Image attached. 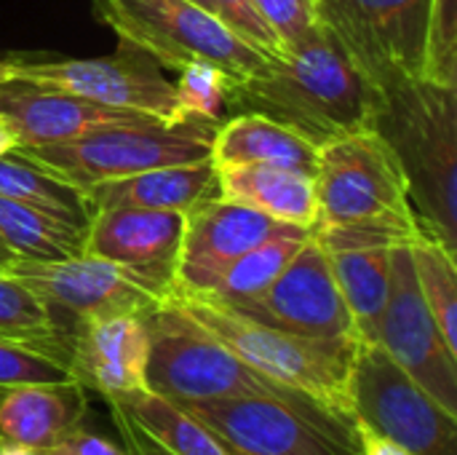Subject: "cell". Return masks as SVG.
Wrapping results in <instances>:
<instances>
[{"label":"cell","mask_w":457,"mask_h":455,"mask_svg":"<svg viewBox=\"0 0 457 455\" xmlns=\"http://www.w3.org/2000/svg\"><path fill=\"white\" fill-rule=\"evenodd\" d=\"M225 105L268 115L321 147L343 134L375 129L383 91L348 59L329 29L316 24L260 72L236 80Z\"/></svg>","instance_id":"obj_1"},{"label":"cell","mask_w":457,"mask_h":455,"mask_svg":"<svg viewBox=\"0 0 457 455\" xmlns=\"http://www.w3.org/2000/svg\"><path fill=\"white\" fill-rule=\"evenodd\" d=\"M319 217L311 236L327 249L410 247L426 236L404 169L378 129L343 134L319 147Z\"/></svg>","instance_id":"obj_2"},{"label":"cell","mask_w":457,"mask_h":455,"mask_svg":"<svg viewBox=\"0 0 457 455\" xmlns=\"http://www.w3.org/2000/svg\"><path fill=\"white\" fill-rule=\"evenodd\" d=\"M375 129L404 169L426 236L457 252V88L402 78L383 91Z\"/></svg>","instance_id":"obj_3"},{"label":"cell","mask_w":457,"mask_h":455,"mask_svg":"<svg viewBox=\"0 0 457 455\" xmlns=\"http://www.w3.org/2000/svg\"><path fill=\"white\" fill-rule=\"evenodd\" d=\"M169 298L252 370L316 402L327 413L353 424L351 375L361 341H356L353 335L303 338L260 324L212 298L177 292Z\"/></svg>","instance_id":"obj_4"},{"label":"cell","mask_w":457,"mask_h":455,"mask_svg":"<svg viewBox=\"0 0 457 455\" xmlns=\"http://www.w3.org/2000/svg\"><path fill=\"white\" fill-rule=\"evenodd\" d=\"M145 327L150 343L145 370L147 389L174 405L220 402L254 394L311 402L252 370L171 298L145 314Z\"/></svg>","instance_id":"obj_5"},{"label":"cell","mask_w":457,"mask_h":455,"mask_svg":"<svg viewBox=\"0 0 457 455\" xmlns=\"http://www.w3.org/2000/svg\"><path fill=\"white\" fill-rule=\"evenodd\" d=\"M217 126L220 123L195 118L182 123H118L70 142L16 150L78 190H86L88 185L131 177L147 169L209 158Z\"/></svg>","instance_id":"obj_6"},{"label":"cell","mask_w":457,"mask_h":455,"mask_svg":"<svg viewBox=\"0 0 457 455\" xmlns=\"http://www.w3.org/2000/svg\"><path fill=\"white\" fill-rule=\"evenodd\" d=\"M94 11L120 43L145 51L166 70L212 62L244 80L270 62L190 0H94Z\"/></svg>","instance_id":"obj_7"},{"label":"cell","mask_w":457,"mask_h":455,"mask_svg":"<svg viewBox=\"0 0 457 455\" xmlns=\"http://www.w3.org/2000/svg\"><path fill=\"white\" fill-rule=\"evenodd\" d=\"M179 408L209 426L233 455H359L356 426L313 402L254 394Z\"/></svg>","instance_id":"obj_8"},{"label":"cell","mask_w":457,"mask_h":455,"mask_svg":"<svg viewBox=\"0 0 457 455\" xmlns=\"http://www.w3.org/2000/svg\"><path fill=\"white\" fill-rule=\"evenodd\" d=\"M8 78L37 88L75 94L104 107L142 113L163 123H182L174 83L166 80L158 62L139 48L120 43L118 54L96 59L8 54Z\"/></svg>","instance_id":"obj_9"},{"label":"cell","mask_w":457,"mask_h":455,"mask_svg":"<svg viewBox=\"0 0 457 455\" xmlns=\"http://www.w3.org/2000/svg\"><path fill=\"white\" fill-rule=\"evenodd\" d=\"M351 413L415 455H457V416L447 413L378 343H359L351 375Z\"/></svg>","instance_id":"obj_10"},{"label":"cell","mask_w":457,"mask_h":455,"mask_svg":"<svg viewBox=\"0 0 457 455\" xmlns=\"http://www.w3.org/2000/svg\"><path fill=\"white\" fill-rule=\"evenodd\" d=\"M431 0H316L319 24L380 88L423 75Z\"/></svg>","instance_id":"obj_11"},{"label":"cell","mask_w":457,"mask_h":455,"mask_svg":"<svg viewBox=\"0 0 457 455\" xmlns=\"http://www.w3.org/2000/svg\"><path fill=\"white\" fill-rule=\"evenodd\" d=\"M378 346L447 413L457 416V354L445 343L420 295L410 247L391 249V282Z\"/></svg>","instance_id":"obj_12"},{"label":"cell","mask_w":457,"mask_h":455,"mask_svg":"<svg viewBox=\"0 0 457 455\" xmlns=\"http://www.w3.org/2000/svg\"><path fill=\"white\" fill-rule=\"evenodd\" d=\"M8 274L24 282L54 314H70L72 322L118 314H147L166 300V295L150 282L91 255L51 263L16 257Z\"/></svg>","instance_id":"obj_13"},{"label":"cell","mask_w":457,"mask_h":455,"mask_svg":"<svg viewBox=\"0 0 457 455\" xmlns=\"http://www.w3.org/2000/svg\"><path fill=\"white\" fill-rule=\"evenodd\" d=\"M230 308L260 324L303 338L353 335V324L340 298L329 255L313 236L303 241L297 255L289 260V265L276 276V282L268 290H262L249 300L233 303Z\"/></svg>","instance_id":"obj_14"},{"label":"cell","mask_w":457,"mask_h":455,"mask_svg":"<svg viewBox=\"0 0 457 455\" xmlns=\"http://www.w3.org/2000/svg\"><path fill=\"white\" fill-rule=\"evenodd\" d=\"M311 233L297 225L278 223L225 196H209L185 212V231L171 295H209L225 271L252 247L270 236Z\"/></svg>","instance_id":"obj_15"},{"label":"cell","mask_w":457,"mask_h":455,"mask_svg":"<svg viewBox=\"0 0 457 455\" xmlns=\"http://www.w3.org/2000/svg\"><path fill=\"white\" fill-rule=\"evenodd\" d=\"M185 212L118 206L88 217L86 252L120 265L158 287L166 298L174 290Z\"/></svg>","instance_id":"obj_16"},{"label":"cell","mask_w":457,"mask_h":455,"mask_svg":"<svg viewBox=\"0 0 457 455\" xmlns=\"http://www.w3.org/2000/svg\"><path fill=\"white\" fill-rule=\"evenodd\" d=\"M145 314H118L72 322L67 333V370L102 400L147 389Z\"/></svg>","instance_id":"obj_17"},{"label":"cell","mask_w":457,"mask_h":455,"mask_svg":"<svg viewBox=\"0 0 457 455\" xmlns=\"http://www.w3.org/2000/svg\"><path fill=\"white\" fill-rule=\"evenodd\" d=\"M0 113L11 121L19 147L56 145L86 137L104 126L155 121L142 113L104 107L75 94L37 88L16 78L0 83Z\"/></svg>","instance_id":"obj_18"},{"label":"cell","mask_w":457,"mask_h":455,"mask_svg":"<svg viewBox=\"0 0 457 455\" xmlns=\"http://www.w3.org/2000/svg\"><path fill=\"white\" fill-rule=\"evenodd\" d=\"M88 389L75 378L0 389V445L43 453L83 426Z\"/></svg>","instance_id":"obj_19"},{"label":"cell","mask_w":457,"mask_h":455,"mask_svg":"<svg viewBox=\"0 0 457 455\" xmlns=\"http://www.w3.org/2000/svg\"><path fill=\"white\" fill-rule=\"evenodd\" d=\"M217 169L212 156L190 164H171L147 169L131 177L107 180L83 190L88 217L102 209L137 206V209H171L187 212L198 201L217 196Z\"/></svg>","instance_id":"obj_20"},{"label":"cell","mask_w":457,"mask_h":455,"mask_svg":"<svg viewBox=\"0 0 457 455\" xmlns=\"http://www.w3.org/2000/svg\"><path fill=\"white\" fill-rule=\"evenodd\" d=\"M220 196L257 209L278 223L311 231L319 217L316 174L281 164H241L217 169Z\"/></svg>","instance_id":"obj_21"},{"label":"cell","mask_w":457,"mask_h":455,"mask_svg":"<svg viewBox=\"0 0 457 455\" xmlns=\"http://www.w3.org/2000/svg\"><path fill=\"white\" fill-rule=\"evenodd\" d=\"M316 145L260 113H238L222 121L212 139L214 169L241 164H281L316 174Z\"/></svg>","instance_id":"obj_22"},{"label":"cell","mask_w":457,"mask_h":455,"mask_svg":"<svg viewBox=\"0 0 457 455\" xmlns=\"http://www.w3.org/2000/svg\"><path fill=\"white\" fill-rule=\"evenodd\" d=\"M0 241L21 260H67L86 252V223L0 196Z\"/></svg>","instance_id":"obj_23"},{"label":"cell","mask_w":457,"mask_h":455,"mask_svg":"<svg viewBox=\"0 0 457 455\" xmlns=\"http://www.w3.org/2000/svg\"><path fill=\"white\" fill-rule=\"evenodd\" d=\"M327 255L340 298L348 308L353 335L361 343H378V327L388 300L391 249H337Z\"/></svg>","instance_id":"obj_24"},{"label":"cell","mask_w":457,"mask_h":455,"mask_svg":"<svg viewBox=\"0 0 457 455\" xmlns=\"http://www.w3.org/2000/svg\"><path fill=\"white\" fill-rule=\"evenodd\" d=\"M112 402H118L139 426H145L169 455H233L209 426L150 389L118 397Z\"/></svg>","instance_id":"obj_25"},{"label":"cell","mask_w":457,"mask_h":455,"mask_svg":"<svg viewBox=\"0 0 457 455\" xmlns=\"http://www.w3.org/2000/svg\"><path fill=\"white\" fill-rule=\"evenodd\" d=\"M0 196L46 209V212L64 215L88 225V206H86L83 190L51 174L48 169L29 161L19 150L0 156Z\"/></svg>","instance_id":"obj_26"},{"label":"cell","mask_w":457,"mask_h":455,"mask_svg":"<svg viewBox=\"0 0 457 455\" xmlns=\"http://www.w3.org/2000/svg\"><path fill=\"white\" fill-rule=\"evenodd\" d=\"M0 338L35 343L67 362V333L56 314L8 271H0Z\"/></svg>","instance_id":"obj_27"},{"label":"cell","mask_w":457,"mask_h":455,"mask_svg":"<svg viewBox=\"0 0 457 455\" xmlns=\"http://www.w3.org/2000/svg\"><path fill=\"white\" fill-rule=\"evenodd\" d=\"M311 233H284V236H270V239L260 241L257 247L244 252L225 271L220 284L204 298L233 306V303H241V300H249V298L260 295L289 265V260L297 255V249L303 247V241Z\"/></svg>","instance_id":"obj_28"},{"label":"cell","mask_w":457,"mask_h":455,"mask_svg":"<svg viewBox=\"0 0 457 455\" xmlns=\"http://www.w3.org/2000/svg\"><path fill=\"white\" fill-rule=\"evenodd\" d=\"M420 295L445 338L457 354V260L442 241L423 236L410 244Z\"/></svg>","instance_id":"obj_29"},{"label":"cell","mask_w":457,"mask_h":455,"mask_svg":"<svg viewBox=\"0 0 457 455\" xmlns=\"http://www.w3.org/2000/svg\"><path fill=\"white\" fill-rule=\"evenodd\" d=\"M236 78L212 62H190L179 70V80L174 83L177 105L185 121H209L222 123V105Z\"/></svg>","instance_id":"obj_30"},{"label":"cell","mask_w":457,"mask_h":455,"mask_svg":"<svg viewBox=\"0 0 457 455\" xmlns=\"http://www.w3.org/2000/svg\"><path fill=\"white\" fill-rule=\"evenodd\" d=\"M423 78L457 88V0H431Z\"/></svg>","instance_id":"obj_31"},{"label":"cell","mask_w":457,"mask_h":455,"mask_svg":"<svg viewBox=\"0 0 457 455\" xmlns=\"http://www.w3.org/2000/svg\"><path fill=\"white\" fill-rule=\"evenodd\" d=\"M72 378L64 357L35 343L0 338V389L19 383H48Z\"/></svg>","instance_id":"obj_32"},{"label":"cell","mask_w":457,"mask_h":455,"mask_svg":"<svg viewBox=\"0 0 457 455\" xmlns=\"http://www.w3.org/2000/svg\"><path fill=\"white\" fill-rule=\"evenodd\" d=\"M209 8L236 38H241L254 51L265 54L268 59L284 54L281 40L276 38V32L270 29V24L262 19V13L252 0H209Z\"/></svg>","instance_id":"obj_33"},{"label":"cell","mask_w":457,"mask_h":455,"mask_svg":"<svg viewBox=\"0 0 457 455\" xmlns=\"http://www.w3.org/2000/svg\"><path fill=\"white\" fill-rule=\"evenodd\" d=\"M252 3L270 24L284 51L297 40H303L319 24L316 0H252Z\"/></svg>","instance_id":"obj_34"},{"label":"cell","mask_w":457,"mask_h":455,"mask_svg":"<svg viewBox=\"0 0 457 455\" xmlns=\"http://www.w3.org/2000/svg\"><path fill=\"white\" fill-rule=\"evenodd\" d=\"M110 405V413H112V421H115V429L120 432V440H123V451L129 455H169L166 448L145 429L139 426L118 402L112 400H104Z\"/></svg>","instance_id":"obj_35"},{"label":"cell","mask_w":457,"mask_h":455,"mask_svg":"<svg viewBox=\"0 0 457 455\" xmlns=\"http://www.w3.org/2000/svg\"><path fill=\"white\" fill-rule=\"evenodd\" d=\"M35 455H129L123 451V445L110 442L102 434L88 432L86 426H78L75 432H70L62 442H56L54 448Z\"/></svg>","instance_id":"obj_36"},{"label":"cell","mask_w":457,"mask_h":455,"mask_svg":"<svg viewBox=\"0 0 457 455\" xmlns=\"http://www.w3.org/2000/svg\"><path fill=\"white\" fill-rule=\"evenodd\" d=\"M353 426H356V440H359V455H415L404 445H399L361 424H353Z\"/></svg>","instance_id":"obj_37"},{"label":"cell","mask_w":457,"mask_h":455,"mask_svg":"<svg viewBox=\"0 0 457 455\" xmlns=\"http://www.w3.org/2000/svg\"><path fill=\"white\" fill-rule=\"evenodd\" d=\"M16 147H19V137H16V131L11 126V121L0 113V156L13 153Z\"/></svg>","instance_id":"obj_38"},{"label":"cell","mask_w":457,"mask_h":455,"mask_svg":"<svg viewBox=\"0 0 457 455\" xmlns=\"http://www.w3.org/2000/svg\"><path fill=\"white\" fill-rule=\"evenodd\" d=\"M13 260H16V257H13V255L3 247V241H0V268H3V271H8Z\"/></svg>","instance_id":"obj_39"},{"label":"cell","mask_w":457,"mask_h":455,"mask_svg":"<svg viewBox=\"0 0 457 455\" xmlns=\"http://www.w3.org/2000/svg\"><path fill=\"white\" fill-rule=\"evenodd\" d=\"M3 80H8V62H5V56H0V83Z\"/></svg>","instance_id":"obj_40"},{"label":"cell","mask_w":457,"mask_h":455,"mask_svg":"<svg viewBox=\"0 0 457 455\" xmlns=\"http://www.w3.org/2000/svg\"><path fill=\"white\" fill-rule=\"evenodd\" d=\"M0 455H29V453H24V451H16V448H5V445H0Z\"/></svg>","instance_id":"obj_41"},{"label":"cell","mask_w":457,"mask_h":455,"mask_svg":"<svg viewBox=\"0 0 457 455\" xmlns=\"http://www.w3.org/2000/svg\"><path fill=\"white\" fill-rule=\"evenodd\" d=\"M190 3H195V5H201V8H206V11L212 13V8H209V0H190ZM212 16H214V13H212ZM214 19H217V16H214Z\"/></svg>","instance_id":"obj_42"},{"label":"cell","mask_w":457,"mask_h":455,"mask_svg":"<svg viewBox=\"0 0 457 455\" xmlns=\"http://www.w3.org/2000/svg\"><path fill=\"white\" fill-rule=\"evenodd\" d=\"M29 455H35V453H29Z\"/></svg>","instance_id":"obj_43"},{"label":"cell","mask_w":457,"mask_h":455,"mask_svg":"<svg viewBox=\"0 0 457 455\" xmlns=\"http://www.w3.org/2000/svg\"><path fill=\"white\" fill-rule=\"evenodd\" d=\"M0 271H3V268H0Z\"/></svg>","instance_id":"obj_44"}]
</instances>
